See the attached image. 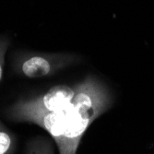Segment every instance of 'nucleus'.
<instances>
[{
    "instance_id": "nucleus-2",
    "label": "nucleus",
    "mask_w": 154,
    "mask_h": 154,
    "mask_svg": "<svg viewBox=\"0 0 154 154\" xmlns=\"http://www.w3.org/2000/svg\"><path fill=\"white\" fill-rule=\"evenodd\" d=\"M77 93V84H59L44 93L21 98L5 109V116L13 122L34 124L36 120L69 105Z\"/></svg>"
},
{
    "instance_id": "nucleus-3",
    "label": "nucleus",
    "mask_w": 154,
    "mask_h": 154,
    "mask_svg": "<svg viewBox=\"0 0 154 154\" xmlns=\"http://www.w3.org/2000/svg\"><path fill=\"white\" fill-rule=\"evenodd\" d=\"M11 58L13 72L26 79L48 78L83 61V57L76 53H39L26 50L16 51Z\"/></svg>"
},
{
    "instance_id": "nucleus-4",
    "label": "nucleus",
    "mask_w": 154,
    "mask_h": 154,
    "mask_svg": "<svg viewBox=\"0 0 154 154\" xmlns=\"http://www.w3.org/2000/svg\"><path fill=\"white\" fill-rule=\"evenodd\" d=\"M54 139L45 136H36L26 145L24 154H54Z\"/></svg>"
},
{
    "instance_id": "nucleus-1",
    "label": "nucleus",
    "mask_w": 154,
    "mask_h": 154,
    "mask_svg": "<svg viewBox=\"0 0 154 154\" xmlns=\"http://www.w3.org/2000/svg\"><path fill=\"white\" fill-rule=\"evenodd\" d=\"M114 94L106 84L92 75L77 83V93L69 104L66 132L57 145L59 154H77L90 125L111 109Z\"/></svg>"
},
{
    "instance_id": "nucleus-6",
    "label": "nucleus",
    "mask_w": 154,
    "mask_h": 154,
    "mask_svg": "<svg viewBox=\"0 0 154 154\" xmlns=\"http://www.w3.org/2000/svg\"><path fill=\"white\" fill-rule=\"evenodd\" d=\"M11 45V41L7 35H0V84L3 79L6 54Z\"/></svg>"
},
{
    "instance_id": "nucleus-5",
    "label": "nucleus",
    "mask_w": 154,
    "mask_h": 154,
    "mask_svg": "<svg viewBox=\"0 0 154 154\" xmlns=\"http://www.w3.org/2000/svg\"><path fill=\"white\" fill-rule=\"evenodd\" d=\"M17 147V137L0 120V154H14Z\"/></svg>"
}]
</instances>
